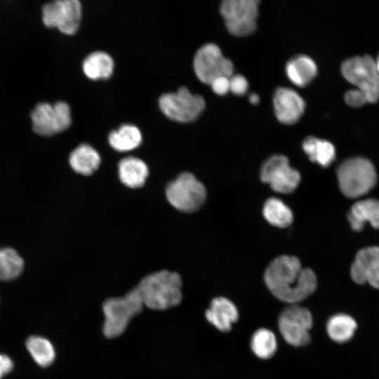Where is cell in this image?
I'll use <instances>...</instances> for the list:
<instances>
[{
    "instance_id": "1",
    "label": "cell",
    "mask_w": 379,
    "mask_h": 379,
    "mask_svg": "<svg viewBox=\"0 0 379 379\" xmlns=\"http://www.w3.org/2000/svg\"><path fill=\"white\" fill-rule=\"evenodd\" d=\"M264 279L272 293L279 300L295 304L310 295L316 289L315 273L302 267L300 260L292 255H280L266 268Z\"/></svg>"
},
{
    "instance_id": "2",
    "label": "cell",
    "mask_w": 379,
    "mask_h": 379,
    "mask_svg": "<svg viewBox=\"0 0 379 379\" xmlns=\"http://www.w3.org/2000/svg\"><path fill=\"white\" fill-rule=\"evenodd\" d=\"M135 288L144 306L149 309L167 310L182 300V280L176 272L161 270L149 274Z\"/></svg>"
},
{
    "instance_id": "3",
    "label": "cell",
    "mask_w": 379,
    "mask_h": 379,
    "mask_svg": "<svg viewBox=\"0 0 379 379\" xmlns=\"http://www.w3.org/2000/svg\"><path fill=\"white\" fill-rule=\"evenodd\" d=\"M262 0H220L218 11L226 30L232 36L245 37L258 28Z\"/></svg>"
},
{
    "instance_id": "4",
    "label": "cell",
    "mask_w": 379,
    "mask_h": 379,
    "mask_svg": "<svg viewBox=\"0 0 379 379\" xmlns=\"http://www.w3.org/2000/svg\"><path fill=\"white\" fill-rule=\"evenodd\" d=\"M144 307L141 298L135 287L123 297L111 298L102 304L105 321L104 335L113 338L121 335L130 321L140 314Z\"/></svg>"
},
{
    "instance_id": "5",
    "label": "cell",
    "mask_w": 379,
    "mask_h": 379,
    "mask_svg": "<svg viewBox=\"0 0 379 379\" xmlns=\"http://www.w3.org/2000/svg\"><path fill=\"white\" fill-rule=\"evenodd\" d=\"M337 177L341 192L350 198L366 194L377 181L373 164L364 157H353L343 161L338 168Z\"/></svg>"
},
{
    "instance_id": "6",
    "label": "cell",
    "mask_w": 379,
    "mask_h": 379,
    "mask_svg": "<svg viewBox=\"0 0 379 379\" xmlns=\"http://www.w3.org/2000/svg\"><path fill=\"white\" fill-rule=\"evenodd\" d=\"M166 197L169 204L178 211L193 213L204 204L206 191L193 174L185 172L168 184Z\"/></svg>"
},
{
    "instance_id": "7",
    "label": "cell",
    "mask_w": 379,
    "mask_h": 379,
    "mask_svg": "<svg viewBox=\"0 0 379 379\" xmlns=\"http://www.w3.org/2000/svg\"><path fill=\"white\" fill-rule=\"evenodd\" d=\"M341 72L347 81L366 95L368 102L379 100V74L372 57L364 55L348 58L343 62Z\"/></svg>"
},
{
    "instance_id": "8",
    "label": "cell",
    "mask_w": 379,
    "mask_h": 379,
    "mask_svg": "<svg viewBox=\"0 0 379 379\" xmlns=\"http://www.w3.org/2000/svg\"><path fill=\"white\" fill-rule=\"evenodd\" d=\"M161 111L170 119L187 123L197 119L205 108L202 96L192 94L186 87L163 94L159 99Z\"/></svg>"
},
{
    "instance_id": "9",
    "label": "cell",
    "mask_w": 379,
    "mask_h": 379,
    "mask_svg": "<svg viewBox=\"0 0 379 379\" xmlns=\"http://www.w3.org/2000/svg\"><path fill=\"white\" fill-rule=\"evenodd\" d=\"M83 18L80 0H53L42 8V20L49 28H56L66 35L76 34Z\"/></svg>"
},
{
    "instance_id": "10",
    "label": "cell",
    "mask_w": 379,
    "mask_h": 379,
    "mask_svg": "<svg viewBox=\"0 0 379 379\" xmlns=\"http://www.w3.org/2000/svg\"><path fill=\"white\" fill-rule=\"evenodd\" d=\"M312 325L310 310L295 304L284 310L278 319L281 335L288 344L294 347H302L310 342V331Z\"/></svg>"
},
{
    "instance_id": "11",
    "label": "cell",
    "mask_w": 379,
    "mask_h": 379,
    "mask_svg": "<svg viewBox=\"0 0 379 379\" xmlns=\"http://www.w3.org/2000/svg\"><path fill=\"white\" fill-rule=\"evenodd\" d=\"M193 67L199 80L209 85L217 77H230L234 69L232 61L223 55L220 48L214 43H206L197 50Z\"/></svg>"
},
{
    "instance_id": "12",
    "label": "cell",
    "mask_w": 379,
    "mask_h": 379,
    "mask_svg": "<svg viewBox=\"0 0 379 379\" xmlns=\"http://www.w3.org/2000/svg\"><path fill=\"white\" fill-rule=\"evenodd\" d=\"M31 119L34 131L43 136H51L62 132L72 123L70 107L63 101L53 105L48 102L39 103L32 110Z\"/></svg>"
},
{
    "instance_id": "13",
    "label": "cell",
    "mask_w": 379,
    "mask_h": 379,
    "mask_svg": "<svg viewBox=\"0 0 379 379\" xmlns=\"http://www.w3.org/2000/svg\"><path fill=\"white\" fill-rule=\"evenodd\" d=\"M260 179L263 182L269 184L274 191L288 194L298 186L300 175L297 170L291 167L286 157L274 155L263 164Z\"/></svg>"
},
{
    "instance_id": "14",
    "label": "cell",
    "mask_w": 379,
    "mask_h": 379,
    "mask_svg": "<svg viewBox=\"0 0 379 379\" xmlns=\"http://www.w3.org/2000/svg\"><path fill=\"white\" fill-rule=\"evenodd\" d=\"M350 273L356 283H368L379 289V247L370 246L359 251Z\"/></svg>"
},
{
    "instance_id": "15",
    "label": "cell",
    "mask_w": 379,
    "mask_h": 379,
    "mask_svg": "<svg viewBox=\"0 0 379 379\" xmlns=\"http://www.w3.org/2000/svg\"><path fill=\"white\" fill-rule=\"evenodd\" d=\"M273 105L277 119L284 124L297 122L304 113L305 107L302 98L294 90L285 87L276 90Z\"/></svg>"
},
{
    "instance_id": "16",
    "label": "cell",
    "mask_w": 379,
    "mask_h": 379,
    "mask_svg": "<svg viewBox=\"0 0 379 379\" xmlns=\"http://www.w3.org/2000/svg\"><path fill=\"white\" fill-rule=\"evenodd\" d=\"M207 321L222 332H228L239 318L235 305L224 297H217L211 301L205 312Z\"/></svg>"
},
{
    "instance_id": "17",
    "label": "cell",
    "mask_w": 379,
    "mask_h": 379,
    "mask_svg": "<svg viewBox=\"0 0 379 379\" xmlns=\"http://www.w3.org/2000/svg\"><path fill=\"white\" fill-rule=\"evenodd\" d=\"M348 220L357 232L361 231L366 222L379 229V200L368 199L356 202L348 213Z\"/></svg>"
},
{
    "instance_id": "18",
    "label": "cell",
    "mask_w": 379,
    "mask_h": 379,
    "mask_svg": "<svg viewBox=\"0 0 379 379\" xmlns=\"http://www.w3.org/2000/svg\"><path fill=\"white\" fill-rule=\"evenodd\" d=\"M118 173L119 179L124 185L135 189L140 188L145 185L149 169L142 159L127 157L119 161Z\"/></svg>"
},
{
    "instance_id": "19",
    "label": "cell",
    "mask_w": 379,
    "mask_h": 379,
    "mask_svg": "<svg viewBox=\"0 0 379 379\" xmlns=\"http://www.w3.org/2000/svg\"><path fill=\"white\" fill-rule=\"evenodd\" d=\"M317 67L315 62L307 55H298L292 58L286 65V74L295 86L304 87L315 77Z\"/></svg>"
},
{
    "instance_id": "20",
    "label": "cell",
    "mask_w": 379,
    "mask_h": 379,
    "mask_svg": "<svg viewBox=\"0 0 379 379\" xmlns=\"http://www.w3.org/2000/svg\"><path fill=\"white\" fill-rule=\"evenodd\" d=\"M101 159L98 152L88 144H81L70 154L69 163L77 173L90 175L100 166Z\"/></svg>"
},
{
    "instance_id": "21",
    "label": "cell",
    "mask_w": 379,
    "mask_h": 379,
    "mask_svg": "<svg viewBox=\"0 0 379 379\" xmlns=\"http://www.w3.org/2000/svg\"><path fill=\"white\" fill-rule=\"evenodd\" d=\"M114 65V60L109 54L97 51L90 53L84 60L82 68L85 75L90 79H107L113 73Z\"/></svg>"
},
{
    "instance_id": "22",
    "label": "cell",
    "mask_w": 379,
    "mask_h": 379,
    "mask_svg": "<svg viewBox=\"0 0 379 379\" xmlns=\"http://www.w3.org/2000/svg\"><path fill=\"white\" fill-rule=\"evenodd\" d=\"M108 141L114 149L121 152H129L140 145L142 134L137 126L124 124L109 133Z\"/></svg>"
},
{
    "instance_id": "23",
    "label": "cell",
    "mask_w": 379,
    "mask_h": 379,
    "mask_svg": "<svg viewBox=\"0 0 379 379\" xmlns=\"http://www.w3.org/2000/svg\"><path fill=\"white\" fill-rule=\"evenodd\" d=\"M302 149L310 161L324 167L328 166L335 159V147L331 142L325 140L307 137L302 142Z\"/></svg>"
},
{
    "instance_id": "24",
    "label": "cell",
    "mask_w": 379,
    "mask_h": 379,
    "mask_svg": "<svg viewBox=\"0 0 379 379\" xmlns=\"http://www.w3.org/2000/svg\"><path fill=\"white\" fill-rule=\"evenodd\" d=\"M357 328V323L350 316L338 314L332 316L327 321L326 331L331 340L343 343L353 336Z\"/></svg>"
},
{
    "instance_id": "25",
    "label": "cell",
    "mask_w": 379,
    "mask_h": 379,
    "mask_svg": "<svg viewBox=\"0 0 379 379\" xmlns=\"http://www.w3.org/2000/svg\"><path fill=\"white\" fill-rule=\"evenodd\" d=\"M262 213L266 220L277 227H286L293 221L291 210L277 198L268 199L264 204Z\"/></svg>"
},
{
    "instance_id": "26",
    "label": "cell",
    "mask_w": 379,
    "mask_h": 379,
    "mask_svg": "<svg viewBox=\"0 0 379 379\" xmlns=\"http://www.w3.org/2000/svg\"><path fill=\"white\" fill-rule=\"evenodd\" d=\"M26 347L34 361L41 367L49 366L55 359L53 345L44 337H29L26 341Z\"/></svg>"
},
{
    "instance_id": "27",
    "label": "cell",
    "mask_w": 379,
    "mask_h": 379,
    "mask_svg": "<svg viewBox=\"0 0 379 379\" xmlns=\"http://www.w3.org/2000/svg\"><path fill=\"white\" fill-rule=\"evenodd\" d=\"M251 348L253 354L262 359L272 357L277 349V340L274 333L270 329H258L251 339Z\"/></svg>"
},
{
    "instance_id": "28",
    "label": "cell",
    "mask_w": 379,
    "mask_h": 379,
    "mask_svg": "<svg viewBox=\"0 0 379 379\" xmlns=\"http://www.w3.org/2000/svg\"><path fill=\"white\" fill-rule=\"evenodd\" d=\"M23 266V260L14 249H0V280L16 278L22 272Z\"/></svg>"
},
{
    "instance_id": "29",
    "label": "cell",
    "mask_w": 379,
    "mask_h": 379,
    "mask_svg": "<svg viewBox=\"0 0 379 379\" xmlns=\"http://www.w3.org/2000/svg\"><path fill=\"white\" fill-rule=\"evenodd\" d=\"M248 81L241 74H232L230 77V91L237 95H244L248 90Z\"/></svg>"
},
{
    "instance_id": "30",
    "label": "cell",
    "mask_w": 379,
    "mask_h": 379,
    "mask_svg": "<svg viewBox=\"0 0 379 379\" xmlns=\"http://www.w3.org/2000/svg\"><path fill=\"white\" fill-rule=\"evenodd\" d=\"M345 102L352 107H360L368 102L366 95L359 89H352L345 94Z\"/></svg>"
},
{
    "instance_id": "31",
    "label": "cell",
    "mask_w": 379,
    "mask_h": 379,
    "mask_svg": "<svg viewBox=\"0 0 379 379\" xmlns=\"http://www.w3.org/2000/svg\"><path fill=\"white\" fill-rule=\"evenodd\" d=\"M210 85L215 93L224 95L230 91V77L225 76L217 77Z\"/></svg>"
},
{
    "instance_id": "32",
    "label": "cell",
    "mask_w": 379,
    "mask_h": 379,
    "mask_svg": "<svg viewBox=\"0 0 379 379\" xmlns=\"http://www.w3.org/2000/svg\"><path fill=\"white\" fill-rule=\"evenodd\" d=\"M13 368V361L7 355L0 354V379L9 373Z\"/></svg>"
},
{
    "instance_id": "33",
    "label": "cell",
    "mask_w": 379,
    "mask_h": 379,
    "mask_svg": "<svg viewBox=\"0 0 379 379\" xmlns=\"http://www.w3.org/2000/svg\"><path fill=\"white\" fill-rule=\"evenodd\" d=\"M248 100H249V102L251 104L255 105V104L259 102L260 98H259L258 95L253 93L250 94V95L248 97Z\"/></svg>"
},
{
    "instance_id": "34",
    "label": "cell",
    "mask_w": 379,
    "mask_h": 379,
    "mask_svg": "<svg viewBox=\"0 0 379 379\" xmlns=\"http://www.w3.org/2000/svg\"><path fill=\"white\" fill-rule=\"evenodd\" d=\"M375 65H376V68H377V70H378V72L379 74V54L378 55V58L377 59L375 60Z\"/></svg>"
}]
</instances>
